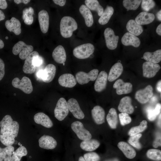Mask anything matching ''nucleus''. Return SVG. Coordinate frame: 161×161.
<instances>
[{
    "instance_id": "nucleus-1",
    "label": "nucleus",
    "mask_w": 161,
    "mask_h": 161,
    "mask_svg": "<svg viewBox=\"0 0 161 161\" xmlns=\"http://www.w3.org/2000/svg\"><path fill=\"white\" fill-rule=\"evenodd\" d=\"M0 140L4 145L11 146L15 142L19 129L18 123L13 121L9 115L5 116L0 122Z\"/></svg>"
},
{
    "instance_id": "nucleus-2",
    "label": "nucleus",
    "mask_w": 161,
    "mask_h": 161,
    "mask_svg": "<svg viewBox=\"0 0 161 161\" xmlns=\"http://www.w3.org/2000/svg\"><path fill=\"white\" fill-rule=\"evenodd\" d=\"M78 28V24L75 20L69 16H65L61 20L60 31L61 35L64 38L72 36L73 32Z\"/></svg>"
},
{
    "instance_id": "nucleus-3",
    "label": "nucleus",
    "mask_w": 161,
    "mask_h": 161,
    "mask_svg": "<svg viewBox=\"0 0 161 161\" xmlns=\"http://www.w3.org/2000/svg\"><path fill=\"white\" fill-rule=\"evenodd\" d=\"M95 47L91 43H86L75 47L73 50V55L76 58L84 59L90 57L94 52Z\"/></svg>"
},
{
    "instance_id": "nucleus-4",
    "label": "nucleus",
    "mask_w": 161,
    "mask_h": 161,
    "mask_svg": "<svg viewBox=\"0 0 161 161\" xmlns=\"http://www.w3.org/2000/svg\"><path fill=\"white\" fill-rule=\"evenodd\" d=\"M33 50L32 46L27 45L23 41H19L13 46L12 52L15 55L19 54V58L22 60H24L32 52Z\"/></svg>"
},
{
    "instance_id": "nucleus-5",
    "label": "nucleus",
    "mask_w": 161,
    "mask_h": 161,
    "mask_svg": "<svg viewBox=\"0 0 161 161\" xmlns=\"http://www.w3.org/2000/svg\"><path fill=\"white\" fill-rule=\"evenodd\" d=\"M56 72V66L53 64H49L43 69L40 70L37 72V76L43 82L48 83L53 79Z\"/></svg>"
},
{
    "instance_id": "nucleus-6",
    "label": "nucleus",
    "mask_w": 161,
    "mask_h": 161,
    "mask_svg": "<svg viewBox=\"0 0 161 161\" xmlns=\"http://www.w3.org/2000/svg\"><path fill=\"white\" fill-rule=\"evenodd\" d=\"M13 86L18 88L27 94H30L33 90V86L30 80L27 77H23L21 80L16 78L12 81Z\"/></svg>"
},
{
    "instance_id": "nucleus-7",
    "label": "nucleus",
    "mask_w": 161,
    "mask_h": 161,
    "mask_svg": "<svg viewBox=\"0 0 161 161\" xmlns=\"http://www.w3.org/2000/svg\"><path fill=\"white\" fill-rule=\"evenodd\" d=\"M69 112L67 102L63 97L60 98L58 100L54 109L55 117L58 120H64Z\"/></svg>"
},
{
    "instance_id": "nucleus-8",
    "label": "nucleus",
    "mask_w": 161,
    "mask_h": 161,
    "mask_svg": "<svg viewBox=\"0 0 161 161\" xmlns=\"http://www.w3.org/2000/svg\"><path fill=\"white\" fill-rule=\"evenodd\" d=\"M71 127L80 139L84 141L89 140L92 138L90 133L84 128L83 123L80 122H73L71 125Z\"/></svg>"
},
{
    "instance_id": "nucleus-9",
    "label": "nucleus",
    "mask_w": 161,
    "mask_h": 161,
    "mask_svg": "<svg viewBox=\"0 0 161 161\" xmlns=\"http://www.w3.org/2000/svg\"><path fill=\"white\" fill-rule=\"evenodd\" d=\"M98 73L97 69H93L88 73L83 71H79L75 75L76 79L78 83L83 85L88 83L90 81H93L97 78Z\"/></svg>"
},
{
    "instance_id": "nucleus-10",
    "label": "nucleus",
    "mask_w": 161,
    "mask_h": 161,
    "mask_svg": "<svg viewBox=\"0 0 161 161\" xmlns=\"http://www.w3.org/2000/svg\"><path fill=\"white\" fill-rule=\"evenodd\" d=\"M104 34L107 47L111 50L115 49L117 46L119 37L116 35L113 30L109 27L105 29Z\"/></svg>"
},
{
    "instance_id": "nucleus-11",
    "label": "nucleus",
    "mask_w": 161,
    "mask_h": 161,
    "mask_svg": "<svg viewBox=\"0 0 161 161\" xmlns=\"http://www.w3.org/2000/svg\"><path fill=\"white\" fill-rule=\"evenodd\" d=\"M153 95V88L151 85H148L144 89L137 91L135 93V98L140 103H145Z\"/></svg>"
},
{
    "instance_id": "nucleus-12",
    "label": "nucleus",
    "mask_w": 161,
    "mask_h": 161,
    "mask_svg": "<svg viewBox=\"0 0 161 161\" xmlns=\"http://www.w3.org/2000/svg\"><path fill=\"white\" fill-rule=\"evenodd\" d=\"M160 68V65L157 64L145 61L143 65V76L147 78L153 77Z\"/></svg>"
},
{
    "instance_id": "nucleus-13",
    "label": "nucleus",
    "mask_w": 161,
    "mask_h": 161,
    "mask_svg": "<svg viewBox=\"0 0 161 161\" xmlns=\"http://www.w3.org/2000/svg\"><path fill=\"white\" fill-rule=\"evenodd\" d=\"M67 103L69 110L75 117L79 119H82L84 117V114L76 99L71 98L68 100Z\"/></svg>"
},
{
    "instance_id": "nucleus-14",
    "label": "nucleus",
    "mask_w": 161,
    "mask_h": 161,
    "mask_svg": "<svg viewBox=\"0 0 161 161\" xmlns=\"http://www.w3.org/2000/svg\"><path fill=\"white\" fill-rule=\"evenodd\" d=\"M113 87L116 89V92L118 95L128 94L132 91V85L129 82H124L121 79L116 81Z\"/></svg>"
},
{
    "instance_id": "nucleus-15",
    "label": "nucleus",
    "mask_w": 161,
    "mask_h": 161,
    "mask_svg": "<svg viewBox=\"0 0 161 161\" xmlns=\"http://www.w3.org/2000/svg\"><path fill=\"white\" fill-rule=\"evenodd\" d=\"M39 146L41 148L46 149H52L57 146L56 141L52 137L43 135L39 139Z\"/></svg>"
},
{
    "instance_id": "nucleus-16",
    "label": "nucleus",
    "mask_w": 161,
    "mask_h": 161,
    "mask_svg": "<svg viewBox=\"0 0 161 161\" xmlns=\"http://www.w3.org/2000/svg\"><path fill=\"white\" fill-rule=\"evenodd\" d=\"M108 75L105 71L100 72L96 79L94 84V89L97 92H101L106 88Z\"/></svg>"
},
{
    "instance_id": "nucleus-17",
    "label": "nucleus",
    "mask_w": 161,
    "mask_h": 161,
    "mask_svg": "<svg viewBox=\"0 0 161 161\" xmlns=\"http://www.w3.org/2000/svg\"><path fill=\"white\" fill-rule=\"evenodd\" d=\"M39 55V53L37 51H33L25 59L23 67V70L24 73L32 74L35 72V67L33 64L32 60L35 56Z\"/></svg>"
},
{
    "instance_id": "nucleus-18",
    "label": "nucleus",
    "mask_w": 161,
    "mask_h": 161,
    "mask_svg": "<svg viewBox=\"0 0 161 161\" xmlns=\"http://www.w3.org/2000/svg\"><path fill=\"white\" fill-rule=\"evenodd\" d=\"M58 82L61 86L67 88H72L77 83L76 78L70 73H65L61 75L58 78Z\"/></svg>"
},
{
    "instance_id": "nucleus-19",
    "label": "nucleus",
    "mask_w": 161,
    "mask_h": 161,
    "mask_svg": "<svg viewBox=\"0 0 161 161\" xmlns=\"http://www.w3.org/2000/svg\"><path fill=\"white\" fill-rule=\"evenodd\" d=\"M118 109L120 112L128 114H132L134 108L131 104V99L129 96H125L122 98L118 105Z\"/></svg>"
},
{
    "instance_id": "nucleus-20",
    "label": "nucleus",
    "mask_w": 161,
    "mask_h": 161,
    "mask_svg": "<svg viewBox=\"0 0 161 161\" xmlns=\"http://www.w3.org/2000/svg\"><path fill=\"white\" fill-rule=\"evenodd\" d=\"M38 20L41 31L44 33H47L49 27V17L46 10H42L39 12Z\"/></svg>"
},
{
    "instance_id": "nucleus-21",
    "label": "nucleus",
    "mask_w": 161,
    "mask_h": 161,
    "mask_svg": "<svg viewBox=\"0 0 161 161\" xmlns=\"http://www.w3.org/2000/svg\"><path fill=\"white\" fill-rule=\"evenodd\" d=\"M121 41L122 44L126 46L131 45L137 47L140 44L139 38L129 32H126L123 35Z\"/></svg>"
},
{
    "instance_id": "nucleus-22",
    "label": "nucleus",
    "mask_w": 161,
    "mask_h": 161,
    "mask_svg": "<svg viewBox=\"0 0 161 161\" xmlns=\"http://www.w3.org/2000/svg\"><path fill=\"white\" fill-rule=\"evenodd\" d=\"M5 25L8 31L13 32L16 35H19L21 32V23L19 20L14 17L7 20Z\"/></svg>"
},
{
    "instance_id": "nucleus-23",
    "label": "nucleus",
    "mask_w": 161,
    "mask_h": 161,
    "mask_svg": "<svg viewBox=\"0 0 161 161\" xmlns=\"http://www.w3.org/2000/svg\"><path fill=\"white\" fill-rule=\"evenodd\" d=\"M91 113L93 119L96 124H101L105 122V112L101 106H94L92 110Z\"/></svg>"
},
{
    "instance_id": "nucleus-24",
    "label": "nucleus",
    "mask_w": 161,
    "mask_h": 161,
    "mask_svg": "<svg viewBox=\"0 0 161 161\" xmlns=\"http://www.w3.org/2000/svg\"><path fill=\"white\" fill-rule=\"evenodd\" d=\"M52 55L54 60L58 63L63 64L66 61V51L62 45H59L55 47L52 52Z\"/></svg>"
},
{
    "instance_id": "nucleus-25",
    "label": "nucleus",
    "mask_w": 161,
    "mask_h": 161,
    "mask_svg": "<svg viewBox=\"0 0 161 161\" xmlns=\"http://www.w3.org/2000/svg\"><path fill=\"white\" fill-rule=\"evenodd\" d=\"M34 120L35 123L47 128H50L53 123L49 117L43 112H38L34 115Z\"/></svg>"
},
{
    "instance_id": "nucleus-26",
    "label": "nucleus",
    "mask_w": 161,
    "mask_h": 161,
    "mask_svg": "<svg viewBox=\"0 0 161 161\" xmlns=\"http://www.w3.org/2000/svg\"><path fill=\"white\" fill-rule=\"evenodd\" d=\"M155 19L154 15L145 12L140 13L136 17L135 21L140 25L148 24L153 22Z\"/></svg>"
},
{
    "instance_id": "nucleus-27",
    "label": "nucleus",
    "mask_w": 161,
    "mask_h": 161,
    "mask_svg": "<svg viewBox=\"0 0 161 161\" xmlns=\"http://www.w3.org/2000/svg\"><path fill=\"white\" fill-rule=\"evenodd\" d=\"M123 71L122 64L120 62L115 63L110 69L108 75V80L110 82L114 81L121 75Z\"/></svg>"
},
{
    "instance_id": "nucleus-28",
    "label": "nucleus",
    "mask_w": 161,
    "mask_h": 161,
    "mask_svg": "<svg viewBox=\"0 0 161 161\" xmlns=\"http://www.w3.org/2000/svg\"><path fill=\"white\" fill-rule=\"evenodd\" d=\"M79 11L84 18L86 26L89 27H91L93 24L94 20L90 10L86 5L82 4L79 8Z\"/></svg>"
},
{
    "instance_id": "nucleus-29",
    "label": "nucleus",
    "mask_w": 161,
    "mask_h": 161,
    "mask_svg": "<svg viewBox=\"0 0 161 161\" xmlns=\"http://www.w3.org/2000/svg\"><path fill=\"white\" fill-rule=\"evenodd\" d=\"M117 146L128 158L132 159L135 157L136 151L127 143L123 141L120 142L118 143Z\"/></svg>"
},
{
    "instance_id": "nucleus-30",
    "label": "nucleus",
    "mask_w": 161,
    "mask_h": 161,
    "mask_svg": "<svg viewBox=\"0 0 161 161\" xmlns=\"http://www.w3.org/2000/svg\"><path fill=\"white\" fill-rule=\"evenodd\" d=\"M126 28L129 32L136 36L140 35L143 31V28L142 26L138 24L133 19L128 21L126 24Z\"/></svg>"
},
{
    "instance_id": "nucleus-31",
    "label": "nucleus",
    "mask_w": 161,
    "mask_h": 161,
    "mask_svg": "<svg viewBox=\"0 0 161 161\" xmlns=\"http://www.w3.org/2000/svg\"><path fill=\"white\" fill-rule=\"evenodd\" d=\"M100 145V142L97 140L92 139L82 141L80 143V146L84 151H91L97 149Z\"/></svg>"
},
{
    "instance_id": "nucleus-32",
    "label": "nucleus",
    "mask_w": 161,
    "mask_h": 161,
    "mask_svg": "<svg viewBox=\"0 0 161 161\" xmlns=\"http://www.w3.org/2000/svg\"><path fill=\"white\" fill-rule=\"evenodd\" d=\"M143 58L147 61L158 63L161 60V49L157 50L152 52H146L144 54Z\"/></svg>"
},
{
    "instance_id": "nucleus-33",
    "label": "nucleus",
    "mask_w": 161,
    "mask_h": 161,
    "mask_svg": "<svg viewBox=\"0 0 161 161\" xmlns=\"http://www.w3.org/2000/svg\"><path fill=\"white\" fill-rule=\"evenodd\" d=\"M114 12L113 8L111 6H107L98 20L99 23L102 25L107 24Z\"/></svg>"
},
{
    "instance_id": "nucleus-34",
    "label": "nucleus",
    "mask_w": 161,
    "mask_h": 161,
    "mask_svg": "<svg viewBox=\"0 0 161 161\" xmlns=\"http://www.w3.org/2000/svg\"><path fill=\"white\" fill-rule=\"evenodd\" d=\"M14 150L12 145L4 148L0 147V161H10Z\"/></svg>"
},
{
    "instance_id": "nucleus-35",
    "label": "nucleus",
    "mask_w": 161,
    "mask_h": 161,
    "mask_svg": "<svg viewBox=\"0 0 161 161\" xmlns=\"http://www.w3.org/2000/svg\"><path fill=\"white\" fill-rule=\"evenodd\" d=\"M106 120L110 127L112 129H116L118 123L117 113L116 109L111 108L109 110L106 116Z\"/></svg>"
},
{
    "instance_id": "nucleus-36",
    "label": "nucleus",
    "mask_w": 161,
    "mask_h": 161,
    "mask_svg": "<svg viewBox=\"0 0 161 161\" xmlns=\"http://www.w3.org/2000/svg\"><path fill=\"white\" fill-rule=\"evenodd\" d=\"M85 2L86 6L90 10L96 11L98 16H101L103 12V8L97 0H86Z\"/></svg>"
},
{
    "instance_id": "nucleus-37",
    "label": "nucleus",
    "mask_w": 161,
    "mask_h": 161,
    "mask_svg": "<svg viewBox=\"0 0 161 161\" xmlns=\"http://www.w3.org/2000/svg\"><path fill=\"white\" fill-rule=\"evenodd\" d=\"M34 10L32 7L26 8L23 11L22 18L25 24L27 25L31 24L33 21V15Z\"/></svg>"
},
{
    "instance_id": "nucleus-38",
    "label": "nucleus",
    "mask_w": 161,
    "mask_h": 161,
    "mask_svg": "<svg viewBox=\"0 0 161 161\" xmlns=\"http://www.w3.org/2000/svg\"><path fill=\"white\" fill-rule=\"evenodd\" d=\"M161 108V104L157 103L154 107H148L146 109L147 117L148 120L152 121L154 120L160 112Z\"/></svg>"
},
{
    "instance_id": "nucleus-39",
    "label": "nucleus",
    "mask_w": 161,
    "mask_h": 161,
    "mask_svg": "<svg viewBox=\"0 0 161 161\" xmlns=\"http://www.w3.org/2000/svg\"><path fill=\"white\" fill-rule=\"evenodd\" d=\"M27 154L26 148L24 146H20L14 152L10 161H20L21 158Z\"/></svg>"
},
{
    "instance_id": "nucleus-40",
    "label": "nucleus",
    "mask_w": 161,
    "mask_h": 161,
    "mask_svg": "<svg viewBox=\"0 0 161 161\" xmlns=\"http://www.w3.org/2000/svg\"><path fill=\"white\" fill-rule=\"evenodd\" d=\"M147 122L146 120H143L139 125L132 127L129 130L128 134L130 136H133L142 132L146 128Z\"/></svg>"
},
{
    "instance_id": "nucleus-41",
    "label": "nucleus",
    "mask_w": 161,
    "mask_h": 161,
    "mask_svg": "<svg viewBox=\"0 0 161 161\" xmlns=\"http://www.w3.org/2000/svg\"><path fill=\"white\" fill-rule=\"evenodd\" d=\"M141 0H124L123 1V6L127 9V11L129 10H135L137 9L140 5Z\"/></svg>"
},
{
    "instance_id": "nucleus-42",
    "label": "nucleus",
    "mask_w": 161,
    "mask_h": 161,
    "mask_svg": "<svg viewBox=\"0 0 161 161\" xmlns=\"http://www.w3.org/2000/svg\"><path fill=\"white\" fill-rule=\"evenodd\" d=\"M146 155L148 158L153 160L160 161L161 160V151L158 149H150L147 151Z\"/></svg>"
},
{
    "instance_id": "nucleus-43",
    "label": "nucleus",
    "mask_w": 161,
    "mask_h": 161,
    "mask_svg": "<svg viewBox=\"0 0 161 161\" xmlns=\"http://www.w3.org/2000/svg\"><path fill=\"white\" fill-rule=\"evenodd\" d=\"M142 136V134L139 133L131 136L128 140V143L137 149H140L141 148V145L139 142V139Z\"/></svg>"
},
{
    "instance_id": "nucleus-44",
    "label": "nucleus",
    "mask_w": 161,
    "mask_h": 161,
    "mask_svg": "<svg viewBox=\"0 0 161 161\" xmlns=\"http://www.w3.org/2000/svg\"><path fill=\"white\" fill-rule=\"evenodd\" d=\"M141 1V7L145 12L149 11L153 8L155 5V3L154 0H143Z\"/></svg>"
},
{
    "instance_id": "nucleus-45",
    "label": "nucleus",
    "mask_w": 161,
    "mask_h": 161,
    "mask_svg": "<svg viewBox=\"0 0 161 161\" xmlns=\"http://www.w3.org/2000/svg\"><path fill=\"white\" fill-rule=\"evenodd\" d=\"M83 158L85 161H99L100 157L95 152H90L84 154Z\"/></svg>"
},
{
    "instance_id": "nucleus-46",
    "label": "nucleus",
    "mask_w": 161,
    "mask_h": 161,
    "mask_svg": "<svg viewBox=\"0 0 161 161\" xmlns=\"http://www.w3.org/2000/svg\"><path fill=\"white\" fill-rule=\"evenodd\" d=\"M119 116L120 124L122 126L128 124L131 121V117L127 113L121 112L119 114Z\"/></svg>"
},
{
    "instance_id": "nucleus-47",
    "label": "nucleus",
    "mask_w": 161,
    "mask_h": 161,
    "mask_svg": "<svg viewBox=\"0 0 161 161\" xmlns=\"http://www.w3.org/2000/svg\"><path fill=\"white\" fill-rule=\"evenodd\" d=\"M43 61L42 57L38 55L35 56L33 58L32 63L33 65L35 66H39L42 64Z\"/></svg>"
},
{
    "instance_id": "nucleus-48",
    "label": "nucleus",
    "mask_w": 161,
    "mask_h": 161,
    "mask_svg": "<svg viewBox=\"0 0 161 161\" xmlns=\"http://www.w3.org/2000/svg\"><path fill=\"white\" fill-rule=\"evenodd\" d=\"M5 74V65L4 61L0 58V80L4 77Z\"/></svg>"
},
{
    "instance_id": "nucleus-49",
    "label": "nucleus",
    "mask_w": 161,
    "mask_h": 161,
    "mask_svg": "<svg viewBox=\"0 0 161 161\" xmlns=\"http://www.w3.org/2000/svg\"><path fill=\"white\" fill-rule=\"evenodd\" d=\"M153 146L154 148H157L159 146H161V135L160 134H157L155 140L154 141Z\"/></svg>"
},
{
    "instance_id": "nucleus-50",
    "label": "nucleus",
    "mask_w": 161,
    "mask_h": 161,
    "mask_svg": "<svg viewBox=\"0 0 161 161\" xmlns=\"http://www.w3.org/2000/svg\"><path fill=\"white\" fill-rule=\"evenodd\" d=\"M52 1L55 4L60 6H64L66 2V1L65 0H53Z\"/></svg>"
},
{
    "instance_id": "nucleus-51",
    "label": "nucleus",
    "mask_w": 161,
    "mask_h": 161,
    "mask_svg": "<svg viewBox=\"0 0 161 161\" xmlns=\"http://www.w3.org/2000/svg\"><path fill=\"white\" fill-rule=\"evenodd\" d=\"M7 7V4L5 0H0V8L5 9Z\"/></svg>"
},
{
    "instance_id": "nucleus-52",
    "label": "nucleus",
    "mask_w": 161,
    "mask_h": 161,
    "mask_svg": "<svg viewBox=\"0 0 161 161\" xmlns=\"http://www.w3.org/2000/svg\"><path fill=\"white\" fill-rule=\"evenodd\" d=\"M14 2L17 4H18L21 3H23L24 4H27L30 1V0H14Z\"/></svg>"
},
{
    "instance_id": "nucleus-53",
    "label": "nucleus",
    "mask_w": 161,
    "mask_h": 161,
    "mask_svg": "<svg viewBox=\"0 0 161 161\" xmlns=\"http://www.w3.org/2000/svg\"><path fill=\"white\" fill-rule=\"evenodd\" d=\"M156 32L159 35H161V24H160L157 27Z\"/></svg>"
},
{
    "instance_id": "nucleus-54",
    "label": "nucleus",
    "mask_w": 161,
    "mask_h": 161,
    "mask_svg": "<svg viewBox=\"0 0 161 161\" xmlns=\"http://www.w3.org/2000/svg\"><path fill=\"white\" fill-rule=\"evenodd\" d=\"M161 81L160 80L157 83L156 88L157 90L159 92H161Z\"/></svg>"
},
{
    "instance_id": "nucleus-55",
    "label": "nucleus",
    "mask_w": 161,
    "mask_h": 161,
    "mask_svg": "<svg viewBox=\"0 0 161 161\" xmlns=\"http://www.w3.org/2000/svg\"><path fill=\"white\" fill-rule=\"evenodd\" d=\"M5 17V16L4 13L0 10V21L4 20Z\"/></svg>"
},
{
    "instance_id": "nucleus-56",
    "label": "nucleus",
    "mask_w": 161,
    "mask_h": 161,
    "mask_svg": "<svg viewBox=\"0 0 161 161\" xmlns=\"http://www.w3.org/2000/svg\"><path fill=\"white\" fill-rule=\"evenodd\" d=\"M157 17L158 19L161 21V10H159L156 14Z\"/></svg>"
},
{
    "instance_id": "nucleus-57",
    "label": "nucleus",
    "mask_w": 161,
    "mask_h": 161,
    "mask_svg": "<svg viewBox=\"0 0 161 161\" xmlns=\"http://www.w3.org/2000/svg\"><path fill=\"white\" fill-rule=\"evenodd\" d=\"M104 161H119V160L117 158H113L106 160Z\"/></svg>"
},
{
    "instance_id": "nucleus-58",
    "label": "nucleus",
    "mask_w": 161,
    "mask_h": 161,
    "mask_svg": "<svg viewBox=\"0 0 161 161\" xmlns=\"http://www.w3.org/2000/svg\"><path fill=\"white\" fill-rule=\"evenodd\" d=\"M4 46V44L3 41L0 39V49L3 48Z\"/></svg>"
},
{
    "instance_id": "nucleus-59",
    "label": "nucleus",
    "mask_w": 161,
    "mask_h": 161,
    "mask_svg": "<svg viewBox=\"0 0 161 161\" xmlns=\"http://www.w3.org/2000/svg\"><path fill=\"white\" fill-rule=\"evenodd\" d=\"M78 161H85L83 157L82 156H80L79 157Z\"/></svg>"
},
{
    "instance_id": "nucleus-60",
    "label": "nucleus",
    "mask_w": 161,
    "mask_h": 161,
    "mask_svg": "<svg viewBox=\"0 0 161 161\" xmlns=\"http://www.w3.org/2000/svg\"><path fill=\"white\" fill-rule=\"evenodd\" d=\"M158 124L159 126H161V114H160V115L159 119V121H158Z\"/></svg>"
},
{
    "instance_id": "nucleus-61",
    "label": "nucleus",
    "mask_w": 161,
    "mask_h": 161,
    "mask_svg": "<svg viewBox=\"0 0 161 161\" xmlns=\"http://www.w3.org/2000/svg\"><path fill=\"white\" fill-rule=\"evenodd\" d=\"M8 38V37L7 36H6L5 37V39H7Z\"/></svg>"
},
{
    "instance_id": "nucleus-62",
    "label": "nucleus",
    "mask_w": 161,
    "mask_h": 161,
    "mask_svg": "<svg viewBox=\"0 0 161 161\" xmlns=\"http://www.w3.org/2000/svg\"><path fill=\"white\" fill-rule=\"evenodd\" d=\"M18 145H20L21 144L20 143H18Z\"/></svg>"
}]
</instances>
